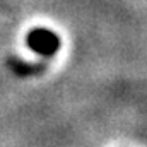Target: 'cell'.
I'll use <instances>...</instances> for the list:
<instances>
[{
    "label": "cell",
    "mask_w": 147,
    "mask_h": 147,
    "mask_svg": "<svg viewBox=\"0 0 147 147\" xmlns=\"http://www.w3.org/2000/svg\"><path fill=\"white\" fill-rule=\"evenodd\" d=\"M26 45L39 57H53L60 50V38L55 31L46 28H34L28 33Z\"/></svg>",
    "instance_id": "cell-1"
}]
</instances>
